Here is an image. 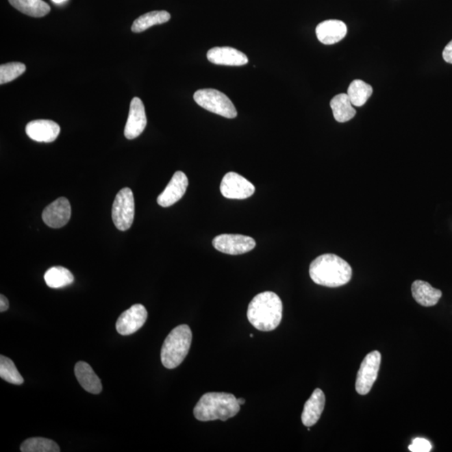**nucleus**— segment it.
Returning <instances> with one entry per match:
<instances>
[{
    "label": "nucleus",
    "mask_w": 452,
    "mask_h": 452,
    "mask_svg": "<svg viewBox=\"0 0 452 452\" xmlns=\"http://www.w3.org/2000/svg\"><path fill=\"white\" fill-rule=\"evenodd\" d=\"M26 134L34 141L52 142L58 138L60 127L58 123L51 120L32 121L26 125Z\"/></svg>",
    "instance_id": "4468645a"
},
{
    "label": "nucleus",
    "mask_w": 452,
    "mask_h": 452,
    "mask_svg": "<svg viewBox=\"0 0 452 452\" xmlns=\"http://www.w3.org/2000/svg\"><path fill=\"white\" fill-rule=\"evenodd\" d=\"M0 377L8 383L21 386L24 378L18 371L14 362L5 356H0Z\"/></svg>",
    "instance_id": "a878e982"
},
{
    "label": "nucleus",
    "mask_w": 452,
    "mask_h": 452,
    "mask_svg": "<svg viewBox=\"0 0 452 452\" xmlns=\"http://www.w3.org/2000/svg\"><path fill=\"white\" fill-rule=\"evenodd\" d=\"M237 401H238L240 405H243L244 403H246V399L244 398H239L237 399Z\"/></svg>",
    "instance_id": "7c9ffc66"
},
{
    "label": "nucleus",
    "mask_w": 452,
    "mask_h": 452,
    "mask_svg": "<svg viewBox=\"0 0 452 452\" xmlns=\"http://www.w3.org/2000/svg\"><path fill=\"white\" fill-rule=\"evenodd\" d=\"M282 308V301L276 293H259L249 304L247 318L256 329L263 331H273L280 325Z\"/></svg>",
    "instance_id": "f03ea898"
},
{
    "label": "nucleus",
    "mask_w": 452,
    "mask_h": 452,
    "mask_svg": "<svg viewBox=\"0 0 452 452\" xmlns=\"http://www.w3.org/2000/svg\"><path fill=\"white\" fill-rule=\"evenodd\" d=\"M66 1V0H52V2H54L55 3H62Z\"/></svg>",
    "instance_id": "2f4dec72"
},
{
    "label": "nucleus",
    "mask_w": 452,
    "mask_h": 452,
    "mask_svg": "<svg viewBox=\"0 0 452 452\" xmlns=\"http://www.w3.org/2000/svg\"><path fill=\"white\" fill-rule=\"evenodd\" d=\"M335 120L338 123H346L356 115L348 94H339L331 99L330 103Z\"/></svg>",
    "instance_id": "aec40b11"
},
{
    "label": "nucleus",
    "mask_w": 452,
    "mask_h": 452,
    "mask_svg": "<svg viewBox=\"0 0 452 452\" xmlns=\"http://www.w3.org/2000/svg\"><path fill=\"white\" fill-rule=\"evenodd\" d=\"M212 244L217 251L228 255H242L253 250L255 241L250 236L223 234L214 237Z\"/></svg>",
    "instance_id": "6e6552de"
},
{
    "label": "nucleus",
    "mask_w": 452,
    "mask_h": 452,
    "mask_svg": "<svg viewBox=\"0 0 452 452\" xmlns=\"http://www.w3.org/2000/svg\"><path fill=\"white\" fill-rule=\"evenodd\" d=\"M148 318V312L142 304H135L123 312L116 323V329L121 335H131L141 329Z\"/></svg>",
    "instance_id": "9d476101"
},
{
    "label": "nucleus",
    "mask_w": 452,
    "mask_h": 452,
    "mask_svg": "<svg viewBox=\"0 0 452 452\" xmlns=\"http://www.w3.org/2000/svg\"><path fill=\"white\" fill-rule=\"evenodd\" d=\"M220 188L224 197L231 199L250 198L255 190L250 181L235 172L226 173L221 181Z\"/></svg>",
    "instance_id": "1a4fd4ad"
},
{
    "label": "nucleus",
    "mask_w": 452,
    "mask_h": 452,
    "mask_svg": "<svg viewBox=\"0 0 452 452\" xmlns=\"http://www.w3.org/2000/svg\"><path fill=\"white\" fill-rule=\"evenodd\" d=\"M9 2L15 9L32 17H44L51 11V7L43 0H9Z\"/></svg>",
    "instance_id": "412c9836"
},
{
    "label": "nucleus",
    "mask_w": 452,
    "mask_h": 452,
    "mask_svg": "<svg viewBox=\"0 0 452 452\" xmlns=\"http://www.w3.org/2000/svg\"><path fill=\"white\" fill-rule=\"evenodd\" d=\"M431 444L429 440L423 438H416L409 447V449L412 452H429L431 451Z\"/></svg>",
    "instance_id": "cd10ccee"
},
{
    "label": "nucleus",
    "mask_w": 452,
    "mask_h": 452,
    "mask_svg": "<svg viewBox=\"0 0 452 452\" xmlns=\"http://www.w3.org/2000/svg\"><path fill=\"white\" fill-rule=\"evenodd\" d=\"M207 59L214 65L241 66L247 65L248 58L243 52L232 47H214L207 52Z\"/></svg>",
    "instance_id": "2eb2a0df"
},
{
    "label": "nucleus",
    "mask_w": 452,
    "mask_h": 452,
    "mask_svg": "<svg viewBox=\"0 0 452 452\" xmlns=\"http://www.w3.org/2000/svg\"><path fill=\"white\" fill-rule=\"evenodd\" d=\"M372 93L373 88L371 85L361 80H355L349 86L348 93L347 94H348L353 105L362 107V105L366 103Z\"/></svg>",
    "instance_id": "b1692460"
},
{
    "label": "nucleus",
    "mask_w": 452,
    "mask_h": 452,
    "mask_svg": "<svg viewBox=\"0 0 452 452\" xmlns=\"http://www.w3.org/2000/svg\"><path fill=\"white\" fill-rule=\"evenodd\" d=\"M250 337H251V338H253V337H254V335H253V334H250Z\"/></svg>",
    "instance_id": "473e14b6"
},
{
    "label": "nucleus",
    "mask_w": 452,
    "mask_h": 452,
    "mask_svg": "<svg viewBox=\"0 0 452 452\" xmlns=\"http://www.w3.org/2000/svg\"><path fill=\"white\" fill-rule=\"evenodd\" d=\"M195 103L205 110L224 116L226 118H235L237 111L229 98L220 90L214 89L198 90L194 94Z\"/></svg>",
    "instance_id": "39448f33"
},
{
    "label": "nucleus",
    "mask_w": 452,
    "mask_h": 452,
    "mask_svg": "<svg viewBox=\"0 0 452 452\" xmlns=\"http://www.w3.org/2000/svg\"><path fill=\"white\" fill-rule=\"evenodd\" d=\"M71 216V207L66 198L60 197L49 205L42 213L43 221L49 227L58 229L65 226Z\"/></svg>",
    "instance_id": "9b49d317"
},
{
    "label": "nucleus",
    "mask_w": 452,
    "mask_h": 452,
    "mask_svg": "<svg viewBox=\"0 0 452 452\" xmlns=\"http://www.w3.org/2000/svg\"><path fill=\"white\" fill-rule=\"evenodd\" d=\"M22 452H60V447L54 440L35 437L25 440L21 444Z\"/></svg>",
    "instance_id": "393cba45"
},
{
    "label": "nucleus",
    "mask_w": 452,
    "mask_h": 452,
    "mask_svg": "<svg viewBox=\"0 0 452 452\" xmlns=\"http://www.w3.org/2000/svg\"><path fill=\"white\" fill-rule=\"evenodd\" d=\"M443 59L444 62L452 64V40L448 43L443 51Z\"/></svg>",
    "instance_id": "c85d7f7f"
},
{
    "label": "nucleus",
    "mask_w": 452,
    "mask_h": 452,
    "mask_svg": "<svg viewBox=\"0 0 452 452\" xmlns=\"http://www.w3.org/2000/svg\"><path fill=\"white\" fill-rule=\"evenodd\" d=\"M325 394L323 390L316 389L314 393L305 403L301 421L305 427H311L318 422L321 417L324 406H325Z\"/></svg>",
    "instance_id": "f3484780"
},
{
    "label": "nucleus",
    "mask_w": 452,
    "mask_h": 452,
    "mask_svg": "<svg viewBox=\"0 0 452 452\" xmlns=\"http://www.w3.org/2000/svg\"><path fill=\"white\" fill-rule=\"evenodd\" d=\"M192 338V331L186 324L171 331L161 349V361L166 368H175L182 364L190 351Z\"/></svg>",
    "instance_id": "20e7f679"
},
{
    "label": "nucleus",
    "mask_w": 452,
    "mask_h": 452,
    "mask_svg": "<svg viewBox=\"0 0 452 452\" xmlns=\"http://www.w3.org/2000/svg\"><path fill=\"white\" fill-rule=\"evenodd\" d=\"M147 126L145 105L139 97H134L130 103L129 114L126 123L124 135L131 140L140 136Z\"/></svg>",
    "instance_id": "ddd939ff"
},
{
    "label": "nucleus",
    "mask_w": 452,
    "mask_h": 452,
    "mask_svg": "<svg viewBox=\"0 0 452 452\" xmlns=\"http://www.w3.org/2000/svg\"><path fill=\"white\" fill-rule=\"evenodd\" d=\"M412 291L414 299L423 307L435 306L442 297V291L420 280L413 282Z\"/></svg>",
    "instance_id": "6ab92c4d"
},
{
    "label": "nucleus",
    "mask_w": 452,
    "mask_h": 452,
    "mask_svg": "<svg viewBox=\"0 0 452 452\" xmlns=\"http://www.w3.org/2000/svg\"><path fill=\"white\" fill-rule=\"evenodd\" d=\"M75 375L83 389L89 393L98 394L103 390V384L99 377L86 362L80 361L75 364Z\"/></svg>",
    "instance_id": "a211bd4d"
},
{
    "label": "nucleus",
    "mask_w": 452,
    "mask_h": 452,
    "mask_svg": "<svg viewBox=\"0 0 452 452\" xmlns=\"http://www.w3.org/2000/svg\"><path fill=\"white\" fill-rule=\"evenodd\" d=\"M26 67L24 64L12 62L3 64L0 66V84L12 81L23 73H25Z\"/></svg>",
    "instance_id": "bb28decb"
},
{
    "label": "nucleus",
    "mask_w": 452,
    "mask_h": 452,
    "mask_svg": "<svg viewBox=\"0 0 452 452\" xmlns=\"http://www.w3.org/2000/svg\"><path fill=\"white\" fill-rule=\"evenodd\" d=\"M309 274L316 284L327 288H338L351 280L352 268L339 256L324 254L311 263Z\"/></svg>",
    "instance_id": "f257e3e1"
},
{
    "label": "nucleus",
    "mask_w": 452,
    "mask_h": 452,
    "mask_svg": "<svg viewBox=\"0 0 452 452\" xmlns=\"http://www.w3.org/2000/svg\"><path fill=\"white\" fill-rule=\"evenodd\" d=\"M348 29L344 22L330 20L320 23L316 28V35L320 42L334 45L341 41L347 35Z\"/></svg>",
    "instance_id": "dca6fc26"
},
{
    "label": "nucleus",
    "mask_w": 452,
    "mask_h": 452,
    "mask_svg": "<svg viewBox=\"0 0 452 452\" xmlns=\"http://www.w3.org/2000/svg\"><path fill=\"white\" fill-rule=\"evenodd\" d=\"M240 405L235 395L210 392L199 399L194 409V416L199 421H225L240 412Z\"/></svg>",
    "instance_id": "7ed1b4c3"
},
{
    "label": "nucleus",
    "mask_w": 452,
    "mask_h": 452,
    "mask_svg": "<svg viewBox=\"0 0 452 452\" xmlns=\"http://www.w3.org/2000/svg\"><path fill=\"white\" fill-rule=\"evenodd\" d=\"M135 202L133 191L124 188L116 195L113 202L112 217L113 223L121 231H126L134 223Z\"/></svg>",
    "instance_id": "423d86ee"
},
{
    "label": "nucleus",
    "mask_w": 452,
    "mask_h": 452,
    "mask_svg": "<svg viewBox=\"0 0 452 452\" xmlns=\"http://www.w3.org/2000/svg\"><path fill=\"white\" fill-rule=\"evenodd\" d=\"M171 15L167 11H152L138 18L134 22L131 30L134 33H141L153 25L164 24L171 20Z\"/></svg>",
    "instance_id": "4be33fe9"
},
{
    "label": "nucleus",
    "mask_w": 452,
    "mask_h": 452,
    "mask_svg": "<svg viewBox=\"0 0 452 452\" xmlns=\"http://www.w3.org/2000/svg\"><path fill=\"white\" fill-rule=\"evenodd\" d=\"M381 364V354L373 351L367 354L357 372L355 389L357 394L365 395L369 393L376 381Z\"/></svg>",
    "instance_id": "0eeeda50"
},
{
    "label": "nucleus",
    "mask_w": 452,
    "mask_h": 452,
    "mask_svg": "<svg viewBox=\"0 0 452 452\" xmlns=\"http://www.w3.org/2000/svg\"><path fill=\"white\" fill-rule=\"evenodd\" d=\"M10 307L9 300L5 296H0V312H3L8 310Z\"/></svg>",
    "instance_id": "c756f323"
},
{
    "label": "nucleus",
    "mask_w": 452,
    "mask_h": 452,
    "mask_svg": "<svg viewBox=\"0 0 452 452\" xmlns=\"http://www.w3.org/2000/svg\"><path fill=\"white\" fill-rule=\"evenodd\" d=\"M45 284L49 288L58 289L73 284L74 276L65 267L53 266L45 273Z\"/></svg>",
    "instance_id": "5701e85b"
},
{
    "label": "nucleus",
    "mask_w": 452,
    "mask_h": 452,
    "mask_svg": "<svg viewBox=\"0 0 452 452\" xmlns=\"http://www.w3.org/2000/svg\"><path fill=\"white\" fill-rule=\"evenodd\" d=\"M188 179L186 173L177 171L165 190L158 196L157 202L162 207H169L180 201L186 194Z\"/></svg>",
    "instance_id": "f8f14e48"
}]
</instances>
